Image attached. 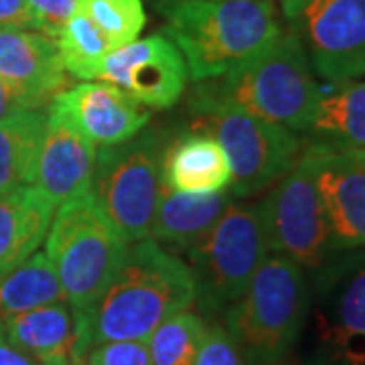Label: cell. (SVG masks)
<instances>
[{"instance_id": "cell-12", "label": "cell", "mask_w": 365, "mask_h": 365, "mask_svg": "<svg viewBox=\"0 0 365 365\" xmlns=\"http://www.w3.org/2000/svg\"><path fill=\"white\" fill-rule=\"evenodd\" d=\"M187 78L182 55L163 35H148L112 49L98 71V79L116 86L150 110H167L177 104Z\"/></svg>"}, {"instance_id": "cell-27", "label": "cell", "mask_w": 365, "mask_h": 365, "mask_svg": "<svg viewBox=\"0 0 365 365\" xmlns=\"http://www.w3.org/2000/svg\"><path fill=\"white\" fill-rule=\"evenodd\" d=\"M86 365H153L148 339L98 343L88 351Z\"/></svg>"}, {"instance_id": "cell-32", "label": "cell", "mask_w": 365, "mask_h": 365, "mask_svg": "<svg viewBox=\"0 0 365 365\" xmlns=\"http://www.w3.org/2000/svg\"><path fill=\"white\" fill-rule=\"evenodd\" d=\"M0 365H41L9 339L2 321H0Z\"/></svg>"}, {"instance_id": "cell-15", "label": "cell", "mask_w": 365, "mask_h": 365, "mask_svg": "<svg viewBox=\"0 0 365 365\" xmlns=\"http://www.w3.org/2000/svg\"><path fill=\"white\" fill-rule=\"evenodd\" d=\"M9 339L41 365H86V314L67 300L43 304L2 321Z\"/></svg>"}, {"instance_id": "cell-1", "label": "cell", "mask_w": 365, "mask_h": 365, "mask_svg": "<svg viewBox=\"0 0 365 365\" xmlns=\"http://www.w3.org/2000/svg\"><path fill=\"white\" fill-rule=\"evenodd\" d=\"M191 268L157 240L126 250L116 276L86 311L90 347L106 341H146L158 325L195 304Z\"/></svg>"}, {"instance_id": "cell-18", "label": "cell", "mask_w": 365, "mask_h": 365, "mask_svg": "<svg viewBox=\"0 0 365 365\" xmlns=\"http://www.w3.org/2000/svg\"><path fill=\"white\" fill-rule=\"evenodd\" d=\"M163 185L181 193L227 191L232 170L222 144L209 132H189L173 140L163 157Z\"/></svg>"}, {"instance_id": "cell-26", "label": "cell", "mask_w": 365, "mask_h": 365, "mask_svg": "<svg viewBox=\"0 0 365 365\" xmlns=\"http://www.w3.org/2000/svg\"><path fill=\"white\" fill-rule=\"evenodd\" d=\"M79 11L104 33L112 49L138 39L146 25L143 0H79Z\"/></svg>"}, {"instance_id": "cell-17", "label": "cell", "mask_w": 365, "mask_h": 365, "mask_svg": "<svg viewBox=\"0 0 365 365\" xmlns=\"http://www.w3.org/2000/svg\"><path fill=\"white\" fill-rule=\"evenodd\" d=\"M0 76L41 108L67 90V71L57 45L41 31L0 29Z\"/></svg>"}, {"instance_id": "cell-20", "label": "cell", "mask_w": 365, "mask_h": 365, "mask_svg": "<svg viewBox=\"0 0 365 365\" xmlns=\"http://www.w3.org/2000/svg\"><path fill=\"white\" fill-rule=\"evenodd\" d=\"M227 203V191L181 193L163 185L150 235L158 244L187 252L213 227Z\"/></svg>"}, {"instance_id": "cell-8", "label": "cell", "mask_w": 365, "mask_h": 365, "mask_svg": "<svg viewBox=\"0 0 365 365\" xmlns=\"http://www.w3.org/2000/svg\"><path fill=\"white\" fill-rule=\"evenodd\" d=\"M311 309L319 365H365V246L314 268Z\"/></svg>"}, {"instance_id": "cell-4", "label": "cell", "mask_w": 365, "mask_h": 365, "mask_svg": "<svg viewBox=\"0 0 365 365\" xmlns=\"http://www.w3.org/2000/svg\"><path fill=\"white\" fill-rule=\"evenodd\" d=\"M311 311V284L299 264L270 254L244 294L223 313V327L246 361L274 365L297 345Z\"/></svg>"}, {"instance_id": "cell-2", "label": "cell", "mask_w": 365, "mask_h": 365, "mask_svg": "<svg viewBox=\"0 0 365 365\" xmlns=\"http://www.w3.org/2000/svg\"><path fill=\"white\" fill-rule=\"evenodd\" d=\"M155 11L197 83L223 78L284 31L272 0H157Z\"/></svg>"}, {"instance_id": "cell-10", "label": "cell", "mask_w": 365, "mask_h": 365, "mask_svg": "<svg viewBox=\"0 0 365 365\" xmlns=\"http://www.w3.org/2000/svg\"><path fill=\"white\" fill-rule=\"evenodd\" d=\"M260 213L270 252L287 256L302 270L313 272L337 254L327 209L302 155L276 181Z\"/></svg>"}, {"instance_id": "cell-30", "label": "cell", "mask_w": 365, "mask_h": 365, "mask_svg": "<svg viewBox=\"0 0 365 365\" xmlns=\"http://www.w3.org/2000/svg\"><path fill=\"white\" fill-rule=\"evenodd\" d=\"M0 29L39 31L29 0H0Z\"/></svg>"}, {"instance_id": "cell-11", "label": "cell", "mask_w": 365, "mask_h": 365, "mask_svg": "<svg viewBox=\"0 0 365 365\" xmlns=\"http://www.w3.org/2000/svg\"><path fill=\"white\" fill-rule=\"evenodd\" d=\"M288 31L325 83L365 76V0H280Z\"/></svg>"}, {"instance_id": "cell-29", "label": "cell", "mask_w": 365, "mask_h": 365, "mask_svg": "<svg viewBox=\"0 0 365 365\" xmlns=\"http://www.w3.org/2000/svg\"><path fill=\"white\" fill-rule=\"evenodd\" d=\"M41 33L55 41L61 26L78 13L79 0H29Z\"/></svg>"}, {"instance_id": "cell-25", "label": "cell", "mask_w": 365, "mask_h": 365, "mask_svg": "<svg viewBox=\"0 0 365 365\" xmlns=\"http://www.w3.org/2000/svg\"><path fill=\"white\" fill-rule=\"evenodd\" d=\"M205 333L207 323L191 311L167 319L148 337L153 365H193Z\"/></svg>"}, {"instance_id": "cell-7", "label": "cell", "mask_w": 365, "mask_h": 365, "mask_svg": "<svg viewBox=\"0 0 365 365\" xmlns=\"http://www.w3.org/2000/svg\"><path fill=\"white\" fill-rule=\"evenodd\" d=\"M185 254L195 278V302L205 314H223L270 256L260 203L230 201L213 227Z\"/></svg>"}, {"instance_id": "cell-3", "label": "cell", "mask_w": 365, "mask_h": 365, "mask_svg": "<svg viewBox=\"0 0 365 365\" xmlns=\"http://www.w3.org/2000/svg\"><path fill=\"white\" fill-rule=\"evenodd\" d=\"M319 93L321 83L300 41L282 31L266 49L223 78L201 81L191 110L203 114L213 108H235L307 134Z\"/></svg>"}, {"instance_id": "cell-16", "label": "cell", "mask_w": 365, "mask_h": 365, "mask_svg": "<svg viewBox=\"0 0 365 365\" xmlns=\"http://www.w3.org/2000/svg\"><path fill=\"white\" fill-rule=\"evenodd\" d=\"M53 102L61 106L86 138L100 146L130 140L150 120L144 106L106 81H81L57 93Z\"/></svg>"}, {"instance_id": "cell-33", "label": "cell", "mask_w": 365, "mask_h": 365, "mask_svg": "<svg viewBox=\"0 0 365 365\" xmlns=\"http://www.w3.org/2000/svg\"><path fill=\"white\" fill-rule=\"evenodd\" d=\"M0 276H2V272H0Z\"/></svg>"}, {"instance_id": "cell-21", "label": "cell", "mask_w": 365, "mask_h": 365, "mask_svg": "<svg viewBox=\"0 0 365 365\" xmlns=\"http://www.w3.org/2000/svg\"><path fill=\"white\" fill-rule=\"evenodd\" d=\"M307 134L313 143L365 148V79L321 86Z\"/></svg>"}, {"instance_id": "cell-24", "label": "cell", "mask_w": 365, "mask_h": 365, "mask_svg": "<svg viewBox=\"0 0 365 365\" xmlns=\"http://www.w3.org/2000/svg\"><path fill=\"white\" fill-rule=\"evenodd\" d=\"M55 45L67 73L81 81L98 79V71L104 57L112 51V45L104 37V33L79 9L61 26V31L55 37Z\"/></svg>"}, {"instance_id": "cell-6", "label": "cell", "mask_w": 365, "mask_h": 365, "mask_svg": "<svg viewBox=\"0 0 365 365\" xmlns=\"http://www.w3.org/2000/svg\"><path fill=\"white\" fill-rule=\"evenodd\" d=\"M165 148L163 132L144 128L126 143L96 150L90 193L128 244L150 235L163 189Z\"/></svg>"}, {"instance_id": "cell-23", "label": "cell", "mask_w": 365, "mask_h": 365, "mask_svg": "<svg viewBox=\"0 0 365 365\" xmlns=\"http://www.w3.org/2000/svg\"><path fill=\"white\" fill-rule=\"evenodd\" d=\"M66 300L61 282L47 254L35 252L0 276V321Z\"/></svg>"}, {"instance_id": "cell-22", "label": "cell", "mask_w": 365, "mask_h": 365, "mask_svg": "<svg viewBox=\"0 0 365 365\" xmlns=\"http://www.w3.org/2000/svg\"><path fill=\"white\" fill-rule=\"evenodd\" d=\"M47 108L25 110L0 122V193L33 181L47 124Z\"/></svg>"}, {"instance_id": "cell-28", "label": "cell", "mask_w": 365, "mask_h": 365, "mask_svg": "<svg viewBox=\"0 0 365 365\" xmlns=\"http://www.w3.org/2000/svg\"><path fill=\"white\" fill-rule=\"evenodd\" d=\"M193 365H248V361L225 327L207 325Z\"/></svg>"}, {"instance_id": "cell-13", "label": "cell", "mask_w": 365, "mask_h": 365, "mask_svg": "<svg viewBox=\"0 0 365 365\" xmlns=\"http://www.w3.org/2000/svg\"><path fill=\"white\" fill-rule=\"evenodd\" d=\"M307 158L329 215L335 250L365 246V148L311 143Z\"/></svg>"}, {"instance_id": "cell-14", "label": "cell", "mask_w": 365, "mask_h": 365, "mask_svg": "<svg viewBox=\"0 0 365 365\" xmlns=\"http://www.w3.org/2000/svg\"><path fill=\"white\" fill-rule=\"evenodd\" d=\"M93 167L96 144L81 134L61 106L51 102L31 187H35L53 207H59L90 193Z\"/></svg>"}, {"instance_id": "cell-19", "label": "cell", "mask_w": 365, "mask_h": 365, "mask_svg": "<svg viewBox=\"0 0 365 365\" xmlns=\"http://www.w3.org/2000/svg\"><path fill=\"white\" fill-rule=\"evenodd\" d=\"M53 205L31 185L0 193V272L35 254L53 222Z\"/></svg>"}, {"instance_id": "cell-31", "label": "cell", "mask_w": 365, "mask_h": 365, "mask_svg": "<svg viewBox=\"0 0 365 365\" xmlns=\"http://www.w3.org/2000/svg\"><path fill=\"white\" fill-rule=\"evenodd\" d=\"M25 110H41V106L31 96H26L25 91L19 90L14 83L0 76V122Z\"/></svg>"}, {"instance_id": "cell-9", "label": "cell", "mask_w": 365, "mask_h": 365, "mask_svg": "<svg viewBox=\"0 0 365 365\" xmlns=\"http://www.w3.org/2000/svg\"><path fill=\"white\" fill-rule=\"evenodd\" d=\"M197 116L199 126L222 144L235 197H252L274 185L302 150L294 132L244 110L213 108Z\"/></svg>"}, {"instance_id": "cell-5", "label": "cell", "mask_w": 365, "mask_h": 365, "mask_svg": "<svg viewBox=\"0 0 365 365\" xmlns=\"http://www.w3.org/2000/svg\"><path fill=\"white\" fill-rule=\"evenodd\" d=\"M45 242L66 300L83 313L112 282L128 250L91 193L59 205Z\"/></svg>"}]
</instances>
